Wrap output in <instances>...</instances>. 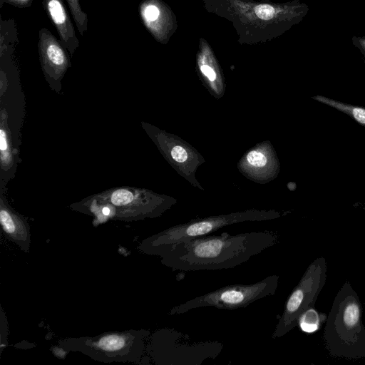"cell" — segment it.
Masks as SVG:
<instances>
[{
	"label": "cell",
	"instance_id": "obj_3",
	"mask_svg": "<svg viewBox=\"0 0 365 365\" xmlns=\"http://www.w3.org/2000/svg\"><path fill=\"white\" fill-rule=\"evenodd\" d=\"M325 346L332 356L365 358V327L359 297L346 280L337 292L324 329Z\"/></svg>",
	"mask_w": 365,
	"mask_h": 365
},
{
	"label": "cell",
	"instance_id": "obj_10",
	"mask_svg": "<svg viewBox=\"0 0 365 365\" xmlns=\"http://www.w3.org/2000/svg\"><path fill=\"white\" fill-rule=\"evenodd\" d=\"M142 22L155 40L167 44L178 28L177 18L163 0H143L139 5Z\"/></svg>",
	"mask_w": 365,
	"mask_h": 365
},
{
	"label": "cell",
	"instance_id": "obj_12",
	"mask_svg": "<svg viewBox=\"0 0 365 365\" xmlns=\"http://www.w3.org/2000/svg\"><path fill=\"white\" fill-rule=\"evenodd\" d=\"M135 335L134 337H135ZM130 334L125 333H113L103 336L91 339L84 342L86 353L100 354L103 359H122L125 354H130L133 343L144 341V339L131 340Z\"/></svg>",
	"mask_w": 365,
	"mask_h": 365
},
{
	"label": "cell",
	"instance_id": "obj_1",
	"mask_svg": "<svg viewBox=\"0 0 365 365\" xmlns=\"http://www.w3.org/2000/svg\"><path fill=\"white\" fill-rule=\"evenodd\" d=\"M278 240L274 231L210 235L173 246L161 256V262L173 270L230 269L275 245Z\"/></svg>",
	"mask_w": 365,
	"mask_h": 365
},
{
	"label": "cell",
	"instance_id": "obj_17",
	"mask_svg": "<svg viewBox=\"0 0 365 365\" xmlns=\"http://www.w3.org/2000/svg\"><path fill=\"white\" fill-rule=\"evenodd\" d=\"M68 6L69 11L74 19L77 30L81 36L88 30V16L81 8L80 0H65Z\"/></svg>",
	"mask_w": 365,
	"mask_h": 365
},
{
	"label": "cell",
	"instance_id": "obj_5",
	"mask_svg": "<svg viewBox=\"0 0 365 365\" xmlns=\"http://www.w3.org/2000/svg\"><path fill=\"white\" fill-rule=\"evenodd\" d=\"M188 335L173 329L158 330L153 336L152 353L155 364L201 365L207 359H215L223 344L218 341L190 342Z\"/></svg>",
	"mask_w": 365,
	"mask_h": 365
},
{
	"label": "cell",
	"instance_id": "obj_19",
	"mask_svg": "<svg viewBox=\"0 0 365 365\" xmlns=\"http://www.w3.org/2000/svg\"><path fill=\"white\" fill-rule=\"evenodd\" d=\"M172 158L178 163H183L187 158L186 150L181 146H175L171 150Z\"/></svg>",
	"mask_w": 365,
	"mask_h": 365
},
{
	"label": "cell",
	"instance_id": "obj_22",
	"mask_svg": "<svg viewBox=\"0 0 365 365\" xmlns=\"http://www.w3.org/2000/svg\"><path fill=\"white\" fill-rule=\"evenodd\" d=\"M262 2H270L271 0H260Z\"/></svg>",
	"mask_w": 365,
	"mask_h": 365
},
{
	"label": "cell",
	"instance_id": "obj_6",
	"mask_svg": "<svg viewBox=\"0 0 365 365\" xmlns=\"http://www.w3.org/2000/svg\"><path fill=\"white\" fill-rule=\"evenodd\" d=\"M274 217L268 213H242L227 216L202 218L168 228L143 241V252L161 257L173 246L195 238L210 235L233 223L247 220H263Z\"/></svg>",
	"mask_w": 365,
	"mask_h": 365
},
{
	"label": "cell",
	"instance_id": "obj_14",
	"mask_svg": "<svg viewBox=\"0 0 365 365\" xmlns=\"http://www.w3.org/2000/svg\"><path fill=\"white\" fill-rule=\"evenodd\" d=\"M6 109L1 107L0 115V179L1 185H5L16 174L17 163L16 150L12 144L11 134L8 123Z\"/></svg>",
	"mask_w": 365,
	"mask_h": 365
},
{
	"label": "cell",
	"instance_id": "obj_9",
	"mask_svg": "<svg viewBox=\"0 0 365 365\" xmlns=\"http://www.w3.org/2000/svg\"><path fill=\"white\" fill-rule=\"evenodd\" d=\"M38 51L46 81L51 89L59 93L61 81L71 65L69 53L46 28L38 32Z\"/></svg>",
	"mask_w": 365,
	"mask_h": 365
},
{
	"label": "cell",
	"instance_id": "obj_18",
	"mask_svg": "<svg viewBox=\"0 0 365 365\" xmlns=\"http://www.w3.org/2000/svg\"><path fill=\"white\" fill-rule=\"evenodd\" d=\"M248 163L256 167H263L266 165L267 158L264 154L258 151H251L247 156Z\"/></svg>",
	"mask_w": 365,
	"mask_h": 365
},
{
	"label": "cell",
	"instance_id": "obj_15",
	"mask_svg": "<svg viewBox=\"0 0 365 365\" xmlns=\"http://www.w3.org/2000/svg\"><path fill=\"white\" fill-rule=\"evenodd\" d=\"M313 98L322 103L333 107L354 118L359 123L365 126V109L361 107L346 104L322 96H317Z\"/></svg>",
	"mask_w": 365,
	"mask_h": 365
},
{
	"label": "cell",
	"instance_id": "obj_2",
	"mask_svg": "<svg viewBox=\"0 0 365 365\" xmlns=\"http://www.w3.org/2000/svg\"><path fill=\"white\" fill-rule=\"evenodd\" d=\"M204 7L230 21L242 45L272 41L299 24L309 12L299 0L284 3L250 0H203Z\"/></svg>",
	"mask_w": 365,
	"mask_h": 365
},
{
	"label": "cell",
	"instance_id": "obj_21",
	"mask_svg": "<svg viewBox=\"0 0 365 365\" xmlns=\"http://www.w3.org/2000/svg\"><path fill=\"white\" fill-rule=\"evenodd\" d=\"M351 41L353 45L365 56V36H353Z\"/></svg>",
	"mask_w": 365,
	"mask_h": 365
},
{
	"label": "cell",
	"instance_id": "obj_11",
	"mask_svg": "<svg viewBox=\"0 0 365 365\" xmlns=\"http://www.w3.org/2000/svg\"><path fill=\"white\" fill-rule=\"evenodd\" d=\"M43 7L54 24L59 40L73 57L80 46L74 26L66 9L64 0H43Z\"/></svg>",
	"mask_w": 365,
	"mask_h": 365
},
{
	"label": "cell",
	"instance_id": "obj_20",
	"mask_svg": "<svg viewBox=\"0 0 365 365\" xmlns=\"http://www.w3.org/2000/svg\"><path fill=\"white\" fill-rule=\"evenodd\" d=\"M34 0H0V8L7 4L18 8H28L33 4Z\"/></svg>",
	"mask_w": 365,
	"mask_h": 365
},
{
	"label": "cell",
	"instance_id": "obj_13",
	"mask_svg": "<svg viewBox=\"0 0 365 365\" xmlns=\"http://www.w3.org/2000/svg\"><path fill=\"white\" fill-rule=\"evenodd\" d=\"M0 222L6 236L28 252L29 226L24 217L8 205L2 192L0 197Z\"/></svg>",
	"mask_w": 365,
	"mask_h": 365
},
{
	"label": "cell",
	"instance_id": "obj_4",
	"mask_svg": "<svg viewBox=\"0 0 365 365\" xmlns=\"http://www.w3.org/2000/svg\"><path fill=\"white\" fill-rule=\"evenodd\" d=\"M279 279L278 275L272 274L253 284L225 286L175 306L169 314H182L206 307L229 310L245 308L258 299L274 295Z\"/></svg>",
	"mask_w": 365,
	"mask_h": 365
},
{
	"label": "cell",
	"instance_id": "obj_16",
	"mask_svg": "<svg viewBox=\"0 0 365 365\" xmlns=\"http://www.w3.org/2000/svg\"><path fill=\"white\" fill-rule=\"evenodd\" d=\"M322 314L319 313L314 307H311L300 316L298 325L303 331L314 332L319 328L322 322L327 319V316L321 318Z\"/></svg>",
	"mask_w": 365,
	"mask_h": 365
},
{
	"label": "cell",
	"instance_id": "obj_8",
	"mask_svg": "<svg viewBox=\"0 0 365 365\" xmlns=\"http://www.w3.org/2000/svg\"><path fill=\"white\" fill-rule=\"evenodd\" d=\"M91 200L108 206L110 218L136 220L158 214V202L143 189L130 186L112 187L88 196Z\"/></svg>",
	"mask_w": 365,
	"mask_h": 365
},
{
	"label": "cell",
	"instance_id": "obj_7",
	"mask_svg": "<svg viewBox=\"0 0 365 365\" xmlns=\"http://www.w3.org/2000/svg\"><path fill=\"white\" fill-rule=\"evenodd\" d=\"M327 262L318 257L306 269L299 282L287 299L282 314L272 334V339L284 336L298 325L300 316L314 307L327 280Z\"/></svg>",
	"mask_w": 365,
	"mask_h": 365
}]
</instances>
